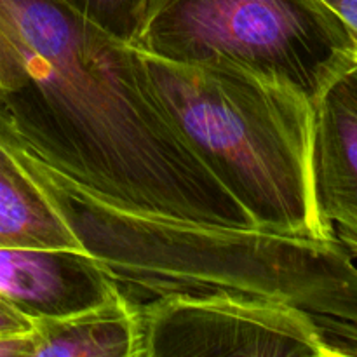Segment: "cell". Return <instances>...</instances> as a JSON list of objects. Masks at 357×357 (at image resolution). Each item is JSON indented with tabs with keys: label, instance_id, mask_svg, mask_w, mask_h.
<instances>
[{
	"label": "cell",
	"instance_id": "cell-1",
	"mask_svg": "<svg viewBox=\"0 0 357 357\" xmlns=\"http://www.w3.org/2000/svg\"><path fill=\"white\" fill-rule=\"evenodd\" d=\"M0 101L51 169L107 204L257 229L157 100L138 49L63 0H0Z\"/></svg>",
	"mask_w": 357,
	"mask_h": 357
},
{
	"label": "cell",
	"instance_id": "cell-8",
	"mask_svg": "<svg viewBox=\"0 0 357 357\" xmlns=\"http://www.w3.org/2000/svg\"><path fill=\"white\" fill-rule=\"evenodd\" d=\"M23 149V138L0 101V248H66L86 253L31 173Z\"/></svg>",
	"mask_w": 357,
	"mask_h": 357
},
{
	"label": "cell",
	"instance_id": "cell-6",
	"mask_svg": "<svg viewBox=\"0 0 357 357\" xmlns=\"http://www.w3.org/2000/svg\"><path fill=\"white\" fill-rule=\"evenodd\" d=\"M0 296L28 319H65L121 298L91 255L66 248H0Z\"/></svg>",
	"mask_w": 357,
	"mask_h": 357
},
{
	"label": "cell",
	"instance_id": "cell-2",
	"mask_svg": "<svg viewBox=\"0 0 357 357\" xmlns=\"http://www.w3.org/2000/svg\"><path fill=\"white\" fill-rule=\"evenodd\" d=\"M23 150L54 208L129 303L173 295L274 303L309 317L330 357H357V267L337 239L124 211L56 173L26 142Z\"/></svg>",
	"mask_w": 357,
	"mask_h": 357
},
{
	"label": "cell",
	"instance_id": "cell-10",
	"mask_svg": "<svg viewBox=\"0 0 357 357\" xmlns=\"http://www.w3.org/2000/svg\"><path fill=\"white\" fill-rule=\"evenodd\" d=\"M75 13L117 40L132 45L149 0H63Z\"/></svg>",
	"mask_w": 357,
	"mask_h": 357
},
{
	"label": "cell",
	"instance_id": "cell-5",
	"mask_svg": "<svg viewBox=\"0 0 357 357\" xmlns=\"http://www.w3.org/2000/svg\"><path fill=\"white\" fill-rule=\"evenodd\" d=\"M131 307L136 357H330L312 321L288 307L227 295L160 296Z\"/></svg>",
	"mask_w": 357,
	"mask_h": 357
},
{
	"label": "cell",
	"instance_id": "cell-9",
	"mask_svg": "<svg viewBox=\"0 0 357 357\" xmlns=\"http://www.w3.org/2000/svg\"><path fill=\"white\" fill-rule=\"evenodd\" d=\"M33 357H136L135 310L121 296L98 309L33 323Z\"/></svg>",
	"mask_w": 357,
	"mask_h": 357
},
{
	"label": "cell",
	"instance_id": "cell-4",
	"mask_svg": "<svg viewBox=\"0 0 357 357\" xmlns=\"http://www.w3.org/2000/svg\"><path fill=\"white\" fill-rule=\"evenodd\" d=\"M132 47L174 63L225 58L316 105L357 65V40L324 0H149Z\"/></svg>",
	"mask_w": 357,
	"mask_h": 357
},
{
	"label": "cell",
	"instance_id": "cell-7",
	"mask_svg": "<svg viewBox=\"0 0 357 357\" xmlns=\"http://www.w3.org/2000/svg\"><path fill=\"white\" fill-rule=\"evenodd\" d=\"M312 180L324 227L357 257V65L314 108Z\"/></svg>",
	"mask_w": 357,
	"mask_h": 357
},
{
	"label": "cell",
	"instance_id": "cell-13",
	"mask_svg": "<svg viewBox=\"0 0 357 357\" xmlns=\"http://www.w3.org/2000/svg\"><path fill=\"white\" fill-rule=\"evenodd\" d=\"M344 20L357 40V0H324Z\"/></svg>",
	"mask_w": 357,
	"mask_h": 357
},
{
	"label": "cell",
	"instance_id": "cell-11",
	"mask_svg": "<svg viewBox=\"0 0 357 357\" xmlns=\"http://www.w3.org/2000/svg\"><path fill=\"white\" fill-rule=\"evenodd\" d=\"M35 335L13 333L0 335V357H33Z\"/></svg>",
	"mask_w": 357,
	"mask_h": 357
},
{
	"label": "cell",
	"instance_id": "cell-12",
	"mask_svg": "<svg viewBox=\"0 0 357 357\" xmlns=\"http://www.w3.org/2000/svg\"><path fill=\"white\" fill-rule=\"evenodd\" d=\"M31 331H33V321L17 312L0 296V335L31 333Z\"/></svg>",
	"mask_w": 357,
	"mask_h": 357
},
{
	"label": "cell",
	"instance_id": "cell-3",
	"mask_svg": "<svg viewBox=\"0 0 357 357\" xmlns=\"http://www.w3.org/2000/svg\"><path fill=\"white\" fill-rule=\"evenodd\" d=\"M139 54L185 142L257 229L337 239L317 211L314 107L302 93L225 58L174 63Z\"/></svg>",
	"mask_w": 357,
	"mask_h": 357
}]
</instances>
